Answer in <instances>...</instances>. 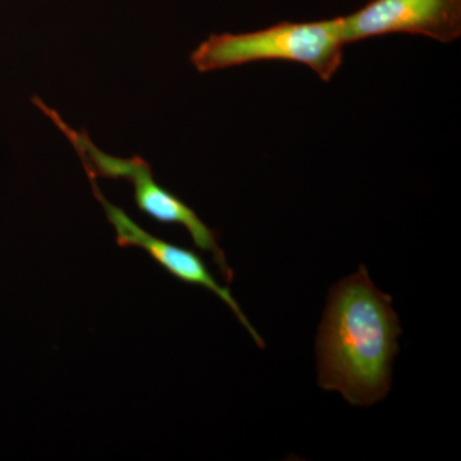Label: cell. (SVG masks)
I'll return each mask as SVG.
<instances>
[{
    "label": "cell",
    "instance_id": "obj_2",
    "mask_svg": "<svg viewBox=\"0 0 461 461\" xmlns=\"http://www.w3.org/2000/svg\"><path fill=\"white\" fill-rule=\"evenodd\" d=\"M342 17L317 23H281L247 33H213L191 53L202 74L259 60H290L330 81L344 60Z\"/></svg>",
    "mask_w": 461,
    "mask_h": 461
},
{
    "label": "cell",
    "instance_id": "obj_3",
    "mask_svg": "<svg viewBox=\"0 0 461 461\" xmlns=\"http://www.w3.org/2000/svg\"><path fill=\"white\" fill-rule=\"evenodd\" d=\"M35 105L59 127L60 131L65 133L69 142L74 145L86 175L96 178H109V180L123 178L131 182L135 191L136 205L142 213L159 223L180 224L185 227L190 233L195 247L212 254L224 280L233 281L232 268L227 263L222 249L218 245L217 233L209 229L189 205L185 204L180 198L173 195L154 180L148 162L139 156L122 159V158L103 153L93 144L86 132L75 131L56 111L44 104L41 99L35 100Z\"/></svg>",
    "mask_w": 461,
    "mask_h": 461
},
{
    "label": "cell",
    "instance_id": "obj_1",
    "mask_svg": "<svg viewBox=\"0 0 461 461\" xmlns=\"http://www.w3.org/2000/svg\"><path fill=\"white\" fill-rule=\"evenodd\" d=\"M402 330L393 299L375 286L366 267L333 287L317 339L320 384L351 405L387 395Z\"/></svg>",
    "mask_w": 461,
    "mask_h": 461
},
{
    "label": "cell",
    "instance_id": "obj_4",
    "mask_svg": "<svg viewBox=\"0 0 461 461\" xmlns=\"http://www.w3.org/2000/svg\"><path fill=\"white\" fill-rule=\"evenodd\" d=\"M346 44L390 33L453 42L461 36V0H372L342 17Z\"/></svg>",
    "mask_w": 461,
    "mask_h": 461
},
{
    "label": "cell",
    "instance_id": "obj_5",
    "mask_svg": "<svg viewBox=\"0 0 461 461\" xmlns=\"http://www.w3.org/2000/svg\"><path fill=\"white\" fill-rule=\"evenodd\" d=\"M87 178H89L91 187H93L94 195H95V198L99 200L100 204L104 209L108 222L113 226L115 241H117L118 247L144 249L149 256L153 258L173 277L184 282V284L204 287L206 290L213 293L215 296L220 297L224 304L229 306L230 311L233 312L240 323L250 333L257 345L264 348L262 336L257 332L253 324L242 313L241 308H240L239 303L233 299L230 288L218 284L214 276L212 275L208 267H206L204 260L195 251L169 244L165 240L156 238V236L149 233L148 230L142 229L138 223L133 222L132 218L123 209L112 204L103 195L102 191L99 189L98 182H96L98 178L91 175H87Z\"/></svg>",
    "mask_w": 461,
    "mask_h": 461
}]
</instances>
